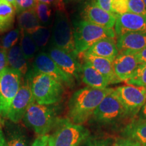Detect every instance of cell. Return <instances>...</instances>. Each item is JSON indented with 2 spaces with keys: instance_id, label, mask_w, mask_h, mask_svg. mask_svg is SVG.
<instances>
[{
  "instance_id": "4dcf8cb0",
  "label": "cell",
  "mask_w": 146,
  "mask_h": 146,
  "mask_svg": "<svg viewBox=\"0 0 146 146\" xmlns=\"http://www.w3.org/2000/svg\"><path fill=\"white\" fill-rule=\"evenodd\" d=\"M36 0H16V12L18 14L25 11L33 9Z\"/></svg>"
},
{
  "instance_id": "603a6c76",
  "label": "cell",
  "mask_w": 146,
  "mask_h": 146,
  "mask_svg": "<svg viewBox=\"0 0 146 146\" xmlns=\"http://www.w3.org/2000/svg\"><path fill=\"white\" fill-rule=\"evenodd\" d=\"M17 21L21 31L29 34L32 33L41 26L34 8L18 14Z\"/></svg>"
},
{
  "instance_id": "ab89813d",
  "label": "cell",
  "mask_w": 146,
  "mask_h": 146,
  "mask_svg": "<svg viewBox=\"0 0 146 146\" xmlns=\"http://www.w3.org/2000/svg\"><path fill=\"white\" fill-rule=\"evenodd\" d=\"M137 114H139V118L140 120H146V102L145 104L143 106L140 111Z\"/></svg>"
},
{
  "instance_id": "d6a6232c",
  "label": "cell",
  "mask_w": 146,
  "mask_h": 146,
  "mask_svg": "<svg viewBox=\"0 0 146 146\" xmlns=\"http://www.w3.org/2000/svg\"><path fill=\"white\" fill-rule=\"evenodd\" d=\"M139 142L127 137L118 138L113 142L111 146H141Z\"/></svg>"
},
{
  "instance_id": "ba28073f",
  "label": "cell",
  "mask_w": 146,
  "mask_h": 146,
  "mask_svg": "<svg viewBox=\"0 0 146 146\" xmlns=\"http://www.w3.org/2000/svg\"><path fill=\"white\" fill-rule=\"evenodd\" d=\"M22 74L7 67L0 74V116L6 117L11 104L21 88Z\"/></svg>"
},
{
  "instance_id": "52a82bcc",
  "label": "cell",
  "mask_w": 146,
  "mask_h": 146,
  "mask_svg": "<svg viewBox=\"0 0 146 146\" xmlns=\"http://www.w3.org/2000/svg\"><path fill=\"white\" fill-rule=\"evenodd\" d=\"M92 116L97 123L102 125L117 123L125 118L130 117L114 91L104 98Z\"/></svg>"
},
{
  "instance_id": "7a4b0ae2",
  "label": "cell",
  "mask_w": 146,
  "mask_h": 146,
  "mask_svg": "<svg viewBox=\"0 0 146 146\" xmlns=\"http://www.w3.org/2000/svg\"><path fill=\"white\" fill-rule=\"evenodd\" d=\"M27 81L31 89L35 102L41 105H53L59 102L62 98L64 84L47 74L28 71Z\"/></svg>"
},
{
  "instance_id": "d590c367",
  "label": "cell",
  "mask_w": 146,
  "mask_h": 146,
  "mask_svg": "<svg viewBox=\"0 0 146 146\" xmlns=\"http://www.w3.org/2000/svg\"><path fill=\"white\" fill-rule=\"evenodd\" d=\"M8 65L7 51L4 50L0 47V74L8 67Z\"/></svg>"
},
{
  "instance_id": "2e32d148",
  "label": "cell",
  "mask_w": 146,
  "mask_h": 146,
  "mask_svg": "<svg viewBox=\"0 0 146 146\" xmlns=\"http://www.w3.org/2000/svg\"><path fill=\"white\" fill-rule=\"evenodd\" d=\"M112 64L115 74L121 81H126L131 78L139 65L133 54H118Z\"/></svg>"
},
{
  "instance_id": "7402d4cb",
  "label": "cell",
  "mask_w": 146,
  "mask_h": 146,
  "mask_svg": "<svg viewBox=\"0 0 146 146\" xmlns=\"http://www.w3.org/2000/svg\"><path fill=\"white\" fill-rule=\"evenodd\" d=\"M16 9L5 0H0V33L8 31L13 27Z\"/></svg>"
},
{
  "instance_id": "8fae6325",
  "label": "cell",
  "mask_w": 146,
  "mask_h": 146,
  "mask_svg": "<svg viewBox=\"0 0 146 146\" xmlns=\"http://www.w3.org/2000/svg\"><path fill=\"white\" fill-rule=\"evenodd\" d=\"M47 54L66 74L74 81L81 80L82 64L76 56L54 46L50 47Z\"/></svg>"
},
{
  "instance_id": "f1b7e54d",
  "label": "cell",
  "mask_w": 146,
  "mask_h": 146,
  "mask_svg": "<svg viewBox=\"0 0 146 146\" xmlns=\"http://www.w3.org/2000/svg\"><path fill=\"white\" fill-rule=\"evenodd\" d=\"M128 1L129 0H112L111 3V9L112 14L116 17L117 16L123 15L129 12Z\"/></svg>"
},
{
  "instance_id": "5bb4252c",
  "label": "cell",
  "mask_w": 146,
  "mask_h": 146,
  "mask_svg": "<svg viewBox=\"0 0 146 146\" xmlns=\"http://www.w3.org/2000/svg\"><path fill=\"white\" fill-rule=\"evenodd\" d=\"M118 54H135L146 47V32H128L118 36Z\"/></svg>"
},
{
  "instance_id": "d4e9b609",
  "label": "cell",
  "mask_w": 146,
  "mask_h": 146,
  "mask_svg": "<svg viewBox=\"0 0 146 146\" xmlns=\"http://www.w3.org/2000/svg\"><path fill=\"white\" fill-rule=\"evenodd\" d=\"M34 9L41 26L50 27L52 24V10L51 5L36 1Z\"/></svg>"
},
{
  "instance_id": "d6986e66",
  "label": "cell",
  "mask_w": 146,
  "mask_h": 146,
  "mask_svg": "<svg viewBox=\"0 0 146 146\" xmlns=\"http://www.w3.org/2000/svg\"><path fill=\"white\" fill-rule=\"evenodd\" d=\"M81 80L87 87L103 89L107 88L110 83L108 79L88 64L84 62L81 66Z\"/></svg>"
},
{
  "instance_id": "5b68a950",
  "label": "cell",
  "mask_w": 146,
  "mask_h": 146,
  "mask_svg": "<svg viewBox=\"0 0 146 146\" xmlns=\"http://www.w3.org/2000/svg\"><path fill=\"white\" fill-rule=\"evenodd\" d=\"M89 134L83 125L59 120L54 134L50 135V146H80L87 141Z\"/></svg>"
},
{
  "instance_id": "f546056e",
  "label": "cell",
  "mask_w": 146,
  "mask_h": 146,
  "mask_svg": "<svg viewBox=\"0 0 146 146\" xmlns=\"http://www.w3.org/2000/svg\"><path fill=\"white\" fill-rule=\"evenodd\" d=\"M128 3L129 12L146 16V6L143 0H129Z\"/></svg>"
},
{
  "instance_id": "bcb514c9",
  "label": "cell",
  "mask_w": 146,
  "mask_h": 146,
  "mask_svg": "<svg viewBox=\"0 0 146 146\" xmlns=\"http://www.w3.org/2000/svg\"><path fill=\"white\" fill-rule=\"evenodd\" d=\"M63 1H64V0H63Z\"/></svg>"
},
{
  "instance_id": "b9f144b4",
  "label": "cell",
  "mask_w": 146,
  "mask_h": 146,
  "mask_svg": "<svg viewBox=\"0 0 146 146\" xmlns=\"http://www.w3.org/2000/svg\"><path fill=\"white\" fill-rule=\"evenodd\" d=\"M7 2L10 3V4H12L16 9V0H5Z\"/></svg>"
},
{
  "instance_id": "74e56055",
  "label": "cell",
  "mask_w": 146,
  "mask_h": 146,
  "mask_svg": "<svg viewBox=\"0 0 146 146\" xmlns=\"http://www.w3.org/2000/svg\"><path fill=\"white\" fill-rule=\"evenodd\" d=\"M7 146H27L25 141L21 136L14 135L11 138L8 143H7Z\"/></svg>"
},
{
  "instance_id": "ac0fdd59",
  "label": "cell",
  "mask_w": 146,
  "mask_h": 146,
  "mask_svg": "<svg viewBox=\"0 0 146 146\" xmlns=\"http://www.w3.org/2000/svg\"><path fill=\"white\" fill-rule=\"evenodd\" d=\"M82 54L91 55L113 61L118 55V50L114 39L105 38L96 42Z\"/></svg>"
},
{
  "instance_id": "8992f818",
  "label": "cell",
  "mask_w": 146,
  "mask_h": 146,
  "mask_svg": "<svg viewBox=\"0 0 146 146\" xmlns=\"http://www.w3.org/2000/svg\"><path fill=\"white\" fill-rule=\"evenodd\" d=\"M51 41L52 46L61 49L76 56L73 29L64 11H56Z\"/></svg>"
},
{
  "instance_id": "3957f363",
  "label": "cell",
  "mask_w": 146,
  "mask_h": 146,
  "mask_svg": "<svg viewBox=\"0 0 146 146\" xmlns=\"http://www.w3.org/2000/svg\"><path fill=\"white\" fill-rule=\"evenodd\" d=\"M73 34L76 56L86 52L100 40L105 38L114 39L116 35L113 29L104 28L83 19L74 24Z\"/></svg>"
},
{
  "instance_id": "9a60e30c",
  "label": "cell",
  "mask_w": 146,
  "mask_h": 146,
  "mask_svg": "<svg viewBox=\"0 0 146 146\" xmlns=\"http://www.w3.org/2000/svg\"><path fill=\"white\" fill-rule=\"evenodd\" d=\"M114 27L117 36L128 32H146V16L127 12L116 16Z\"/></svg>"
},
{
  "instance_id": "484cf974",
  "label": "cell",
  "mask_w": 146,
  "mask_h": 146,
  "mask_svg": "<svg viewBox=\"0 0 146 146\" xmlns=\"http://www.w3.org/2000/svg\"><path fill=\"white\" fill-rule=\"evenodd\" d=\"M30 35L38 48L43 49L48 43L51 36V32L48 27L41 26Z\"/></svg>"
},
{
  "instance_id": "f35d334b",
  "label": "cell",
  "mask_w": 146,
  "mask_h": 146,
  "mask_svg": "<svg viewBox=\"0 0 146 146\" xmlns=\"http://www.w3.org/2000/svg\"><path fill=\"white\" fill-rule=\"evenodd\" d=\"M134 55L139 63H146V47Z\"/></svg>"
},
{
  "instance_id": "7c38bea8",
  "label": "cell",
  "mask_w": 146,
  "mask_h": 146,
  "mask_svg": "<svg viewBox=\"0 0 146 146\" xmlns=\"http://www.w3.org/2000/svg\"><path fill=\"white\" fill-rule=\"evenodd\" d=\"M34 102L31 89L27 81L14 97L6 117L13 123H18L24 118L29 106Z\"/></svg>"
},
{
  "instance_id": "8d00e7d4",
  "label": "cell",
  "mask_w": 146,
  "mask_h": 146,
  "mask_svg": "<svg viewBox=\"0 0 146 146\" xmlns=\"http://www.w3.org/2000/svg\"><path fill=\"white\" fill-rule=\"evenodd\" d=\"M94 1L102 9L112 14V9H111V3L112 0H94Z\"/></svg>"
},
{
  "instance_id": "30bf717a",
  "label": "cell",
  "mask_w": 146,
  "mask_h": 146,
  "mask_svg": "<svg viewBox=\"0 0 146 146\" xmlns=\"http://www.w3.org/2000/svg\"><path fill=\"white\" fill-rule=\"evenodd\" d=\"M33 70L52 76L69 87H72L75 84V81L66 74L47 53L41 52L36 55L33 62Z\"/></svg>"
},
{
  "instance_id": "44dd1931",
  "label": "cell",
  "mask_w": 146,
  "mask_h": 146,
  "mask_svg": "<svg viewBox=\"0 0 146 146\" xmlns=\"http://www.w3.org/2000/svg\"><path fill=\"white\" fill-rule=\"evenodd\" d=\"M123 136L146 145V120H133L125 127Z\"/></svg>"
},
{
  "instance_id": "1f68e13d",
  "label": "cell",
  "mask_w": 146,
  "mask_h": 146,
  "mask_svg": "<svg viewBox=\"0 0 146 146\" xmlns=\"http://www.w3.org/2000/svg\"><path fill=\"white\" fill-rule=\"evenodd\" d=\"M113 143L112 138L102 137L91 139L85 142L83 146H111Z\"/></svg>"
},
{
  "instance_id": "277c9868",
  "label": "cell",
  "mask_w": 146,
  "mask_h": 146,
  "mask_svg": "<svg viewBox=\"0 0 146 146\" xmlns=\"http://www.w3.org/2000/svg\"><path fill=\"white\" fill-rule=\"evenodd\" d=\"M23 118L39 135H47L59 121L52 105H41L35 102L29 106Z\"/></svg>"
},
{
  "instance_id": "e575fe53",
  "label": "cell",
  "mask_w": 146,
  "mask_h": 146,
  "mask_svg": "<svg viewBox=\"0 0 146 146\" xmlns=\"http://www.w3.org/2000/svg\"><path fill=\"white\" fill-rule=\"evenodd\" d=\"M31 146H50V135H39L35 140Z\"/></svg>"
},
{
  "instance_id": "9c48e42d",
  "label": "cell",
  "mask_w": 146,
  "mask_h": 146,
  "mask_svg": "<svg viewBox=\"0 0 146 146\" xmlns=\"http://www.w3.org/2000/svg\"><path fill=\"white\" fill-rule=\"evenodd\" d=\"M114 91L130 117L137 114L146 102V91L143 87L124 85L114 89Z\"/></svg>"
},
{
  "instance_id": "6da1fadb",
  "label": "cell",
  "mask_w": 146,
  "mask_h": 146,
  "mask_svg": "<svg viewBox=\"0 0 146 146\" xmlns=\"http://www.w3.org/2000/svg\"><path fill=\"white\" fill-rule=\"evenodd\" d=\"M113 91L112 88L98 89L85 87L75 91L68 102V120L82 125L93 116L104 98Z\"/></svg>"
},
{
  "instance_id": "7bdbcfd3",
  "label": "cell",
  "mask_w": 146,
  "mask_h": 146,
  "mask_svg": "<svg viewBox=\"0 0 146 146\" xmlns=\"http://www.w3.org/2000/svg\"><path fill=\"white\" fill-rule=\"evenodd\" d=\"M143 1H144V3H145V5L146 6V0H143Z\"/></svg>"
},
{
  "instance_id": "e0dca14e",
  "label": "cell",
  "mask_w": 146,
  "mask_h": 146,
  "mask_svg": "<svg viewBox=\"0 0 146 146\" xmlns=\"http://www.w3.org/2000/svg\"><path fill=\"white\" fill-rule=\"evenodd\" d=\"M81 55L84 62L91 66L93 68L101 73L102 75L106 76L108 79L110 84H116L121 82L114 72L112 64L113 61L104 58L91 56V55Z\"/></svg>"
},
{
  "instance_id": "4fadbf2b",
  "label": "cell",
  "mask_w": 146,
  "mask_h": 146,
  "mask_svg": "<svg viewBox=\"0 0 146 146\" xmlns=\"http://www.w3.org/2000/svg\"><path fill=\"white\" fill-rule=\"evenodd\" d=\"M81 16L85 21L107 29H112L116 21L114 14L102 9L94 1L85 5Z\"/></svg>"
},
{
  "instance_id": "ee69618b",
  "label": "cell",
  "mask_w": 146,
  "mask_h": 146,
  "mask_svg": "<svg viewBox=\"0 0 146 146\" xmlns=\"http://www.w3.org/2000/svg\"><path fill=\"white\" fill-rule=\"evenodd\" d=\"M141 146H146V145H141Z\"/></svg>"
},
{
  "instance_id": "ffe728a7",
  "label": "cell",
  "mask_w": 146,
  "mask_h": 146,
  "mask_svg": "<svg viewBox=\"0 0 146 146\" xmlns=\"http://www.w3.org/2000/svg\"><path fill=\"white\" fill-rule=\"evenodd\" d=\"M8 65L10 68L18 70L22 76H25L29 70L28 60L23 53L21 46L16 45L7 52Z\"/></svg>"
},
{
  "instance_id": "836d02e7",
  "label": "cell",
  "mask_w": 146,
  "mask_h": 146,
  "mask_svg": "<svg viewBox=\"0 0 146 146\" xmlns=\"http://www.w3.org/2000/svg\"><path fill=\"white\" fill-rule=\"evenodd\" d=\"M36 1L49 5H54L57 10L64 11V2L63 0H36Z\"/></svg>"
},
{
  "instance_id": "60d3db41",
  "label": "cell",
  "mask_w": 146,
  "mask_h": 146,
  "mask_svg": "<svg viewBox=\"0 0 146 146\" xmlns=\"http://www.w3.org/2000/svg\"><path fill=\"white\" fill-rule=\"evenodd\" d=\"M0 146H7L4 137H3L2 131H1V129H0Z\"/></svg>"
},
{
  "instance_id": "cb8c5ba5",
  "label": "cell",
  "mask_w": 146,
  "mask_h": 146,
  "mask_svg": "<svg viewBox=\"0 0 146 146\" xmlns=\"http://www.w3.org/2000/svg\"><path fill=\"white\" fill-rule=\"evenodd\" d=\"M21 33L22 36L20 46L27 59L31 60L35 57L39 48L36 45L30 34L23 31H21Z\"/></svg>"
},
{
  "instance_id": "83f0119b",
  "label": "cell",
  "mask_w": 146,
  "mask_h": 146,
  "mask_svg": "<svg viewBox=\"0 0 146 146\" xmlns=\"http://www.w3.org/2000/svg\"><path fill=\"white\" fill-rule=\"evenodd\" d=\"M21 31L19 28L10 31L5 34L1 39V47L5 51H8L10 49L16 45L19 39Z\"/></svg>"
},
{
  "instance_id": "f6af8a7d",
  "label": "cell",
  "mask_w": 146,
  "mask_h": 146,
  "mask_svg": "<svg viewBox=\"0 0 146 146\" xmlns=\"http://www.w3.org/2000/svg\"><path fill=\"white\" fill-rule=\"evenodd\" d=\"M145 91H146V87H145Z\"/></svg>"
},
{
  "instance_id": "4316f807",
  "label": "cell",
  "mask_w": 146,
  "mask_h": 146,
  "mask_svg": "<svg viewBox=\"0 0 146 146\" xmlns=\"http://www.w3.org/2000/svg\"><path fill=\"white\" fill-rule=\"evenodd\" d=\"M128 85L137 87H146V63L139 64L131 78L125 81Z\"/></svg>"
}]
</instances>
